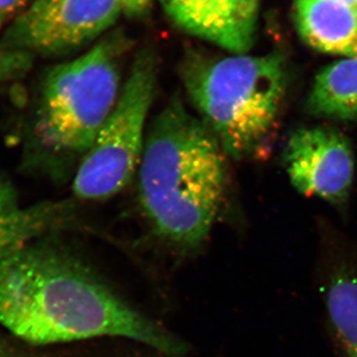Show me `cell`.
Masks as SVG:
<instances>
[{
  "mask_svg": "<svg viewBox=\"0 0 357 357\" xmlns=\"http://www.w3.org/2000/svg\"><path fill=\"white\" fill-rule=\"evenodd\" d=\"M0 326L31 345L116 337L189 357L185 342L115 293L54 234L0 258Z\"/></svg>",
  "mask_w": 357,
  "mask_h": 357,
  "instance_id": "obj_1",
  "label": "cell"
},
{
  "mask_svg": "<svg viewBox=\"0 0 357 357\" xmlns=\"http://www.w3.org/2000/svg\"><path fill=\"white\" fill-rule=\"evenodd\" d=\"M215 136L175 95L148 129L137 172L143 217L164 243L192 252L222 211L229 172Z\"/></svg>",
  "mask_w": 357,
  "mask_h": 357,
  "instance_id": "obj_2",
  "label": "cell"
},
{
  "mask_svg": "<svg viewBox=\"0 0 357 357\" xmlns=\"http://www.w3.org/2000/svg\"><path fill=\"white\" fill-rule=\"evenodd\" d=\"M180 75L197 115L229 158L241 161L264 149L285 96L280 54L218 58L190 51Z\"/></svg>",
  "mask_w": 357,
  "mask_h": 357,
  "instance_id": "obj_3",
  "label": "cell"
},
{
  "mask_svg": "<svg viewBox=\"0 0 357 357\" xmlns=\"http://www.w3.org/2000/svg\"><path fill=\"white\" fill-rule=\"evenodd\" d=\"M124 40L109 36L74 60L55 66L42 84L35 134L59 166L76 172L114 109L122 86Z\"/></svg>",
  "mask_w": 357,
  "mask_h": 357,
  "instance_id": "obj_4",
  "label": "cell"
},
{
  "mask_svg": "<svg viewBox=\"0 0 357 357\" xmlns=\"http://www.w3.org/2000/svg\"><path fill=\"white\" fill-rule=\"evenodd\" d=\"M157 75L158 63L153 52L141 51L114 109L74 174L73 194L79 201L114 198L137 175Z\"/></svg>",
  "mask_w": 357,
  "mask_h": 357,
  "instance_id": "obj_5",
  "label": "cell"
},
{
  "mask_svg": "<svg viewBox=\"0 0 357 357\" xmlns=\"http://www.w3.org/2000/svg\"><path fill=\"white\" fill-rule=\"evenodd\" d=\"M121 11V0H36L0 35V49L68 55L107 31Z\"/></svg>",
  "mask_w": 357,
  "mask_h": 357,
  "instance_id": "obj_6",
  "label": "cell"
},
{
  "mask_svg": "<svg viewBox=\"0 0 357 357\" xmlns=\"http://www.w3.org/2000/svg\"><path fill=\"white\" fill-rule=\"evenodd\" d=\"M289 178L305 196L342 204L354 177V156L344 134L326 126L297 129L284 150Z\"/></svg>",
  "mask_w": 357,
  "mask_h": 357,
  "instance_id": "obj_7",
  "label": "cell"
},
{
  "mask_svg": "<svg viewBox=\"0 0 357 357\" xmlns=\"http://www.w3.org/2000/svg\"><path fill=\"white\" fill-rule=\"evenodd\" d=\"M182 31L217 45L232 55L252 48L260 0H160Z\"/></svg>",
  "mask_w": 357,
  "mask_h": 357,
  "instance_id": "obj_8",
  "label": "cell"
},
{
  "mask_svg": "<svg viewBox=\"0 0 357 357\" xmlns=\"http://www.w3.org/2000/svg\"><path fill=\"white\" fill-rule=\"evenodd\" d=\"M294 20L314 50L357 58V11L337 0H295Z\"/></svg>",
  "mask_w": 357,
  "mask_h": 357,
  "instance_id": "obj_9",
  "label": "cell"
},
{
  "mask_svg": "<svg viewBox=\"0 0 357 357\" xmlns=\"http://www.w3.org/2000/svg\"><path fill=\"white\" fill-rule=\"evenodd\" d=\"M76 218L70 201H45L0 213V258L24 244L54 234Z\"/></svg>",
  "mask_w": 357,
  "mask_h": 357,
  "instance_id": "obj_10",
  "label": "cell"
},
{
  "mask_svg": "<svg viewBox=\"0 0 357 357\" xmlns=\"http://www.w3.org/2000/svg\"><path fill=\"white\" fill-rule=\"evenodd\" d=\"M306 107L310 114L321 119L357 121V58L335 61L319 70Z\"/></svg>",
  "mask_w": 357,
  "mask_h": 357,
  "instance_id": "obj_11",
  "label": "cell"
},
{
  "mask_svg": "<svg viewBox=\"0 0 357 357\" xmlns=\"http://www.w3.org/2000/svg\"><path fill=\"white\" fill-rule=\"evenodd\" d=\"M324 297L340 357H357V268L342 263L330 270Z\"/></svg>",
  "mask_w": 357,
  "mask_h": 357,
  "instance_id": "obj_12",
  "label": "cell"
},
{
  "mask_svg": "<svg viewBox=\"0 0 357 357\" xmlns=\"http://www.w3.org/2000/svg\"><path fill=\"white\" fill-rule=\"evenodd\" d=\"M33 60L26 52L0 49V84L24 77L31 70Z\"/></svg>",
  "mask_w": 357,
  "mask_h": 357,
  "instance_id": "obj_13",
  "label": "cell"
},
{
  "mask_svg": "<svg viewBox=\"0 0 357 357\" xmlns=\"http://www.w3.org/2000/svg\"><path fill=\"white\" fill-rule=\"evenodd\" d=\"M26 0H0V34L23 10Z\"/></svg>",
  "mask_w": 357,
  "mask_h": 357,
  "instance_id": "obj_14",
  "label": "cell"
},
{
  "mask_svg": "<svg viewBox=\"0 0 357 357\" xmlns=\"http://www.w3.org/2000/svg\"><path fill=\"white\" fill-rule=\"evenodd\" d=\"M20 206L15 188L8 180L0 176V213Z\"/></svg>",
  "mask_w": 357,
  "mask_h": 357,
  "instance_id": "obj_15",
  "label": "cell"
},
{
  "mask_svg": "<svg viewBox=\"0 0 357 357\" xmlns=\"http://www.w3.org/2000/svg\"><path fill=\"white\" fill-rule=\"evenodd\" d=\"M152 0H121L122 11L131 17H139L147 13Z\"/></svg>",
  "mask_w": 357,
  "mask_h": 357,
  "instance_id": "obj_16",
  "label": "cell"
},
{
  "mask_svg": "<svg viewBox=\"0 0 357 357\" xmlns=\"http://www.w3.org/2000/svg\"><path fill=\"white\" fill-rule=\"evenodd\" d=\"M0 357H27L6 338L0 337Z\"/></svg>",
  "mask_w": 357,
  "mask_h": 357,
  "instance_id": "obj_17",
  "label": "cell"
},
{
  "mask_svg": "<svg viewBox=\"0 0 357 357\" xmlns=\"http://www.w3.org/2000/svg\"><path fill=\"white\" fill-rule=\"evenodd\" d=\"M338 2L345 4V6L351 7L357 11V0H337Z\"/></svg>",
  "mask_w": 357,
  "mask_h": 357,
  "instance_id": "obj_18",
  "label": "cell"
}]
</instances>
